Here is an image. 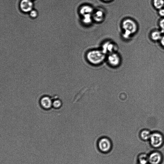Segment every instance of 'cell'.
<instances>
[{
  "instance_id": "cell-3",
  "label": "cell",
  "mask_w": 164,
  "mask_h": 164,
  "mask_svg": "<svg viewBox=\"0 0 164 164\" xmlns=\"http://www.w3.org/2000/svg\"><path fill=\"white\" fill-rule=\"evenodd\" d=\"M98 149L103 153H108L111 150L113 144L112 141L107 137L100 138L97 142Z\"/></svg>"
},
{
  "instance_id": "cell-10",
  "label": "cell",
  "mask_w": 164,
  "mask_h": 164,
  "mask_svg": "<svg viewBox=\"0 0 164 164\" xmlns=\"http://www.w3.org/2000/svg\"><path fill=\"white\" fill-rule=\"evenodd\" d=\"M41 103L42 107L47 109L50 108L52 105L51 100L48 97H43L41 100Z\"/></svg>"
},
{
  "instance_id": "cell-14",
  "label": "cell",
  "mask_w": 164,
  "mask_h": 164,
  "mask_svg": "<svg viewBox=\"0 0 164 164\" xmlns=\"http://www.w3.org/2000/svg\"><path fill=\"white\" fill-rule=\"evenodd\" d=\"M151 134L149 131L144 130L141 132L140 136L143 140H146L150 139Z\"/></svg>"
},
{
  "instance_id": "cell-2",
  "label": "cell",
  "mask_w": 164,
  "mask_h": 164,
  "mask_svg": "<svg viewBox=\"0 0 164 164\" xmlns=\"http://www.w3.org/2000/svg\"><path fill=\"white\" fill-rule=\"evenodd\" d=\"M87 61L91 64L95 65L102 64L105 59V54L102 51L94 50L89 51L87 54Z\"/></svg>"
},
{
  "instance_id": "cell-16",
  "label": "cell",
  "mask_w": 164,
  "mask_h": 164,
  "mask_svg": "<svg viewBox=\"0 0 164 164\" xmlns=\"http://www.w3.org/2000/svg\"><path fill=\"white\" fill-rule=\"evenodd\" d=\"M91 14H87L83 15V22L86 25H89L92 21Z\"/></svg>"
},
{
  "instance_id": "cell-11",
  "label": "cell",
  "mask_w": 164,
  "mask_h": 164,
  "mask_svg": "<svg viewBox=\"0 0 164 164\" xmlns=\"http://www.w3.org/2000/svg\"><path fill=\"white\" fill-rule=\"evenodd\" d=\"M104 15L102 11L98 10L93 15V18L97 22H100L103 19Z\"/></svg>"
},
{
  "instance_id": "cell-13",
  "label": "cell",
  "mask_w": 164,
  "mask_h": 164,
  "mask_svg": "<svg viewBox=\"0 0 164 164\" xmlns=\"http://www.w3.org/2000/svg\"><path fill=\"white\" fill-rule=\"evenodd\" d=\"M153 4L155 8L159 10L162 8L164 5V0H153Z\"/></svg>"
},
{
  "instance_id": "cell-19",
  "label": "cell",
  "mask_w": 164,
  "mask_h": 164,
  "mask_svg": "<svg viewBox=\"0 0 164 164\" xmlns=\"http://www.w3.org/2000/svg\"><path fill=\"white\" fill-rule=\"evenodd\" d=\"M159 26L161 29L164 31V18L161 19L159 22Z\"/></svg>"
},
{
  "instance_id": "cell-15",
  "label": "cell",
  "mask_w": 164,
  "mask_h": 164,
  "mask_svg": "<svg viewBox=\"0 0 164 164\" xmlns=\"http://www.w3.org/2000/svg\"><path fill=\"white\" fill-rule=\"evenodd\" d=\"M149 157L144 154L140 156L139 158V164H148Z\"/></svg>"
},
{
  "instance_id": "cell-18",
  "label": "cell",
  "mask_w": 164,
  "mask_h": 164,
  "mask_svg": "<svg viewBox=\"0 0 164 164\" xmlns=\"http://www.w3.org/2000/svg\"><path fill=\"white\" fill-rule=\"evenodd\" d=\"M53 105L54 107L58 108L61 106V103L59 100H56L53 103Z\"/></svg>"
},
{
  "instance_id": "cell-21",
  "label": "cell",
  "mask_w": 164,
  "mask_h": 164,
  "mask_svg": "<svg viewBox=\"0 0 164 164\" xmlns=\"http://www.w3.org/2000/svg\"><path fill=\"white\" fill-rule=\"evenodd\" d=\"M160 42L161 45L164 48V35L162 36L161 39L160 40Z\"/></svg>"
},
{
  "instance_id": "cell-5",
  "label": "cell",
  "mask_w": 164,
  "mask_h": 164,
  "mask_svg": "<svg viewBox=\"0 0 164 164\" xmlns=\"http://www.w3.org/2000/svg\"><path fill=\"white\" fill-rule=\"evenodd\" d=\"M107 62L111 67H117L121 63V58L117 54L113 53L109 54L108 56Z\"/></svg>"
},
{
  "instance_id": "cell-4",
  "label": "cell",
  "mask_w": 164,
  "mask_h": 164,
  "mask_svg": "<svg viewBox=\"0 0 164 164\" xmlns=\"http://www.w3.org/2000/svg\"><path fill=\"white\" fill-rule=\"evenodd\" d=\"M150 139L152 146L156 148L161 146L163 143V139L162 135L158 133L151 134Z\"/></svg>"
},
{
  "instance_id": "cell-6",
  "label": "cell",
  "mask_w": 164,
  "mask_h": 164,
  "mask_svg": "<svg viewBox=\"0 0 164 164\" xmlns=\"http://www.w3.org/2000/svg\"><path fill=\"white\" fill-rule=\"evenodd\" d=\"M20 8L24 13L30 12L33 8V4L31 0H22L20 4Z\"/></svg>"
},
{
  "instance_id": "cell-17",
  "label": "cell",
  "mask_w": 164,
  "mask_h": 164,
  "mask_svg": "<svg viewBox=\"0 0 164 164\" xmlns=\"http://www.w3.org/2000/svg\"><path fill=\"white\" fill-rule=\"evenodd\" d=\"M30 15L31 17L32 18H36L38 15V13L37 11L34 10H32L30 12Z\"/></svg>"
},
{
  "instance_id": "cell-22",
  "label": "cell",
  "mask_w": 164,
  "mask_h": 164,
  "mask_svg": "<svg viewBox=\"0 0 164 164\" xmlns=\"http://www.w3.org/2000/svg\"><path fill=\"white\" fill-rule=\"evenodd\" d=\"M103 2H108L112 1L113 0H101Z\"/></svg>"
},
{
  "instance_id": "cell-9",
  "label": "cell",
  "mask_w": 164,
  "mask_h": 164,
  "mask_svg": "<svg viewBox=\"0 0 164 164\" xmlns=\"http://www.w3.org/2000/svg\"><path fill=\"white\" fill-rule=\"evenodd\" d=\"M93 9L92 7L88 5H85L82 6L80 10V13L83 16L87 14H92Z\"/></svg>"
},
{
  "instance_id": "cell-8",
  "label": "cell",
  "mask_w": 164,
  "mask_h": 164,
  "mask_svg": "<svg viewBox=\"0 0 164 164\" xmlns=\"http://www.w3.org/2000/svg\"><path fill=\"white\" fill-rule=\"evenodd\" d=\"M161 160V156L157 152L152 153L149 157V162L151 164H159Z\"/></svg>"
},
{
  "instance_id": "cell-20",
  "label": "cell",
  "mask_w": 164,
  "mask_h": 164,
  "mask_svg": "<svg viewBox=\"0 0 164 164\" xmlns=\"http://www.w3.org/2000/svg\"><path fill=\"white\" fill-rule=\"evenodd\" d=\"M158 14H159L161 17H164V9L162 8L159 10Z\"/></svg>"
},
{
  "instance_id": "cell-7",
  "label": "cell",
  "mask_w": 164,
  "mask_h": 164,
  "mask_svg": "<svg viewBox=\"0 0 164 164\" xmlns=\"http://www.w3.org/2000/svg\"><path fill=\"white\" fill-rule=\"evenodd\" d=\"M116 45L108 41L105 43L102 46V51L104 54H111L114 53L116 50Z\"/></svg>"
},
{
  "instance_id": "cell-1",
  "label": "cell",
  "mask_w": 164,
  "mask_h": 164,
  "mask_svg": "<svg viewBox=\"0 0 164 164\" xmlns=\"http://www.w3.org/2000/svg\"><path fill=\"white\" fill-rule=\"evenodd\" d=\"M122 27L124 32L123 37L126 39L135 33L138 29L137 24L134 21L130 19L124 20L123 22Z\"/></svg>"
},
{
  "instance_id": "cell-12",
  "label": "cell",
  "mask_w": 164,
  "mask_h": 164,
  "mask_svg": "<svg viewBox=\"0 0 164 164\" xmlns=\"http://www.w3.org/2000/svg\"><path fill=\"white\" fill-rule=\"evenodd\" d=\"M162 37L160 31H155L151 32V38L152 41H156L160 40Z\"/></svg>"
}]
</instances>
